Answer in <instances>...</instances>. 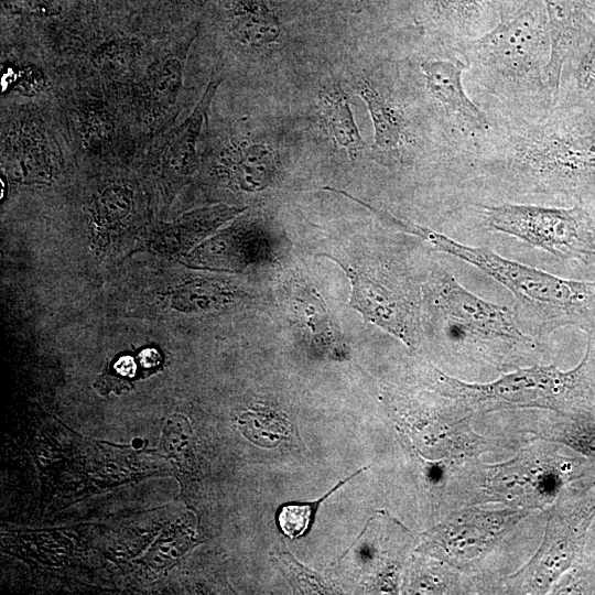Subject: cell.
<instances>
[{
  "label": "cell",
  "instance_id": "obj_1",
  "mask_svg": "<svg viewBox=\"0 0 595 595\" xmlns=\"http://www.w3.org/2000/svg\"><path fill=\"white\" fill-rule=\"evenodd\" d=\"M397 228L420 237L436 250L473 267L508 289L515 298L513 313L521 327L540 338L571 325L593 332L595 282L556 277L498 256L486 248L463 245L428 227L397 219Z\"/></svg>",
  "mask_w": 595,
  "mask_h": 595
},
{
  "label": "cell",
  "instance_id": "obj_2",
  "mask_svg": "<svg viewBox=\"0 0 595 595\" xmlns=\"http://www.w3.org/2000/svg\"><path fill=\"white\" fill-rule=\"evenodd\" d=\"M592 333L582 361L569 371L554 365L519 367L490 382H465L431 366L428 386L466 411L541 408L575 418L595 405V356Z\"/></svg>",
  "mask_w": 595,
  "mask_h": 595
},
{
  "label": "cell",
  "instance_id": "obj_3",
  "mask_svg": "<svg viewBox=\"0 0 595 595\" xmlns=\"http://www.w3.org/2000/svg\"><path fill=\"white\" fill-rule=\"evenodd\" d=\"M426 290L434 321L456 355L496 369L519 368L537 355L539 339L513 311L475 295L454 275H435Z\"/></svg>",
  "mask_w": 595,
  "mask_h": 595
},
{
  "label": "cell",
  "instance_id": "obj_4",
  "mask_svg": "<svg viewBox=\"0 0 595 595\" xmlns=\"http://www.w3.org/2000/svg\"><path fill=\"white\" fill-rule=\"evenodd\" d=\"M485 223L494 231L562 258L595 255L592 231L580 208L502 203L485 206Z\"/></svg>",
  "mask_w": 595,
  "mask_h": 595
},
{
  "label": "cell",
  "instance_id": "obj_5",
  "mask_svg": "<svg viewBox=\"0 0 595 595\" xmlns=\"http://www.w3.org/2000/svg\"><path fill=\"white\" fill-rule=\"evenodd\" d=\"M555 452L524 450L512 459L487 466L486 500L512 508L544 509L567 478V464Z\"/></svg>",
  "mask_w": 595,
  "mask_h": 595
},
{
  "label": "cell",
  "instance_id": "obj_6",
  "mask_svg": "<svg viewBox=\"0 0 595 595\" xmlns=\"http://www.w3.org/2000/svg\"><path fill=\"white\" fill-rule=\"evenodd\" d=\"M594 512L595 499L576 507L573 512H567V507L553 508L540 548L522 569L509 577L513 588L520 593H545L581 551Z\"/></svg>",
  "mask_w": 595,
  "mask_h": 595
},
{
  "label": "cell",
  "instance_id": "obj_7",
  "mask_svg": "<svg viewBox=\"0 0 595 595\" xmlns=\"http://www.w3.org/2000/svg\"><path fill=\"white\" fill-rule=\"evenodd\" d=\"M336 261L351 283L349 306L358 311L365 322L372 323L397 337L409 347L420 338V315L414 295L394 274L374 277Z\"/></svg>",
  "mask_w": 595,
  "mask_h": 595
},
{
  "label": "cell",
  "instance_id": "obj_8",
  "mask_svg": "<svg viewBox=\"0 0 595 595\" xmlns=\"http://www.w3.org/2000/svg\"><path fill=\"white\" fill-rule=\"evenodd\" d=\"M544 39L539 7L533 0H527L508 20L477 39L474 48L495 69L518 77L539 65Z\"/></svg>",
  "mask_w": 595,
  "mask_h": 595
},
{
  "label": "cell",
  "instance_id": "obj_9",
  "mask_svg": "<svg viewBox=\"0 0 595 595\" xmlns=\"http://www.w3.org/2000/svg\"><path fill=\"white\" fill-rule=\"evenodd\" d=\"M528 510L510 507L507 510L464 512L440 527L435 543L455 566L466 563L489 550Z\"/></svg>",
  "mask_w": 595,
  "mask_h": 595
},
{
  "label": "cell",
  "instance_id": "obj_10",
  "mask_svg": "<svg viewBox=\"0 0 595 595\" xmlns=\"http://www.w3.org/2000/svg\"><path fill=\"white\" fill-rule=\"evenodd\" d=\"M466 63L459 58L428 60L421 63L426 87L443 107L475 128H486L487 119L464 90L462 74Z\"/></svg>",
  "mask_w": 595,
  "mask_h": 595
},
{
  "label": "cell",
  "instance_id": "obj_11",
  "mask_svg": "<svg viewBox=\"0 0 595 595\" xmlns=\"http://www.w3.org/2000/svg\"><path fill=\"white\" fill-rule=\"evenodd\" d=\"M550 35L545 65L549 88L558 94L564 58L584 19V0H544Z\"/></svg>",
  "mask_w": 595,
  "mask_h": 595
},
{
  "label": "cell",
  "instance_id": "obj_12",
  "mask_svg": "<svg viewBox=\"0 0 595 595\" xmlns=\"http://www.w3.org/2000/svg\"><path fill=\"white\" fill-rule=\"evenodd\" d=\"M242 210L244 208L217 204L188 212L162 229L155 246L165 252L183 253Z\"/></svg>",
  "mask_w": 595,
  "mask_h": 595
},
{
  "label": "cell",
  "instance_id": "obj_13",
  "mask_svg": "<svg viewBox=\"0 0 595 595\" xmlns=\"http://www.w3.org/2000/svg\"><path fill=\"white\" fill-rule=\"evenodd\" d=\"M320 105L325 126L334 142L351 156L365 148L346 93L338 84L324 87L320 91Z\"/></svg>",
  "mask_w": 595,
  "mask_h": 595
},
{
  "label": "cell",
  "instance_id": "obj_14",
  "mask_svg": "<svg viewBox=\"0 0 595 595\" xmlns=\"http://www.w3.org/2000/svg\"><path fill=\"white\" fill-rule=\"evenodd\" d=\"M278 172L272 150L262 143L240 148L231 159L230 176L241 191L259 192L271 185Z\"/></svg>",
  "mask_w": 595,
  "mask_h": 595
},
{
  "label": "cell",
  "instance_id": "obj_15",
  "mask_svg": "<svg viewBox=\"0 0 595 595\" xmlns=\"http://www.w3.org/2000/svg\"><path fill=\"white\" fill-rule=\"evenodd\" d=\"M219 83V80H213L208 84L190 117L178 127L172 138L169 162L176 172L186 173L195 163L196 143Z\"/></svg>",
  "mask_w": 595,
  "mask_h": 595
},
{
  "label": "cell",
  "instance_id": "obj_16",
  "mask_svg": "<svg viewBox=\"0 0 595 595\" xmlns=\"http://www.w3.org/2000/svg\"><path fill=\"white\" fill-rule=\"evenodd\" d=\"M356 90L368 107L374 125L375 143L382 150L398 151L405 137L401 115L368 80H357Z\"/></svg>",
  "mask_w": 595,
  "mask_h": 595
},
{
  "label": "cell",
  "instance_id": "obj_17",
  "mask_svg": "<svg viewBox=\"0 0 595 595\" xmlns=\"http://www.w3.org/2000/svg\"><path fill=\"white\" fill-rule=\"evenodd\" d=\"M235 292L215 279H195L173 293V305L184 312L209 311L232 301Z\"/></svg>",
  "mask_w": 595,
  "mask_h": 595
},
{
  "label": "cell",
  "instance_id": "obj_18",
  "mask_svg": "<svg viewBox=\"0 0 595 595\" xmlns=\"http://www.w3.org/2000/svg\"><path fill=\"white\" fill-rule=\"evenodd\" d=\"M183 78V65L176 57L160 63L151 72L145 86L147 98L154 108L163 109L174 102Z\"/></svg>",
  "mask_w": 595,
  "mask_h": 595
},
{
  "label": "cell",
  "instance_id": "obj_19",
  "mask_svg": "<svg viewBox=\"0 0 595 595\" xmlns=\"http://www.w3.org/2000/svg\"><path fill=\"white\" fill-rule=\"evenodd\" d=\"M366 467L357 470L349 477L338 482L335 487H333L328 493L318 498L315 501H310L306 504H284L278 508L275 513L277 526L280 531L289 537L290 539H295L304 536L313 524L316 509L327 497H329L336 489H338L343 484L354 478L356 475L365 470Z\"/></svg>",
  "mask_w": 595,
  "mask_h": 595
},
{
  "label": "cell",
  "instance_id": "obj_20",
  "mask_svg": "<svg viewBox=\"0 0 595 595\" xmlns=\"http://www.w3.org/2000/svg\"><path fill=\"white\" fill-rule=\"evenodd\" d=\"M571 422L549 424L540 432H534L538 439L560 442L595 459V425L582 419L569 418Z\"/></svg>",
  "mask_w": 595,
  "mask_h": 595
},
{
  "label": "cell",
  "instance_id": "obj_21",
  "mask_svg": "<svg viewBox=\"0 0 595 595\" xmlns=\"http://www.w3.org/2000/svg\"><path fill=\"white\" fill-rule=\"evenodd\" d=\"M140 46L136 41L119 39L104 43L94 53L95 63L107 71L127 69L138 57Z\"/></svg>",
  "mask_w": 595,
  "mask_h": 595
},
{
  "label": "cell",
  "instance_id": "obj_22",
  "mask_svg": "<svg viewBox=\"0 0 595 595\" xmlns=\"http://www.w3.org/2000/svg\"><path fill=\"white\" fill-rule=\"evenodd\" d=\"M12 142V161L19 163L22 171L37 173L45 170V151L39 137L21 133Z\"/></svg>",
  "mask_w": 595,
  "mask_h": 595
},
{
  "label": "cell",
  "instance_id": "obj_23",
  "mask_svg": "<svg viewBox=\"0 0 595 595\" xmlns=\"http://www.w3.org/2000/svg\"><path fill=\"white\" fill-rule=\"evenodd\" d=\"M82 134L89 148H99L110 137L112 125L110 117L99 105L86 108L82 115Z\"/></svg>",
  "mask_w": 595,
  "mask_h": 595
},
{
  "label": "cell",
  "instance_id": "obj_24",
  "mask_svg": "<svg viewBox=\"0 0 595 595\" xmlns=\"http://www.w3.org/2000/svg\"><path fill=\"white\" fill-rule=\"evenodd\" d=\"M98 215L106 221H117L125 217L131 208V195L122 186H109L98 197L96 203Z\"/></svg>",
  "mask_w": 595,
  "mask_h": 595
},
{
  "label": "cell",
  "instance_id": "obj_25",
  "mask_svg": "<svg viewBox=\"0 0 595 595\" xmlns=\"http://www.w3.org/2000/svg\"><path fill=\"white\" fill-rule=\"evenodd\" d=\"M485 0H439L442 11L454 17L456 20L465 21L475 15L484 4Z\"/></svg>",
  "mask_w": 595,
  "mask_h": 595
},
{
  "label": "cell",
  "instance_id": "obj_26",
  "mask_svg": "<svg viewBox=\"0 0 595 595\" xmlns=\"http://www.w3.org/2000/svg\"><path fill=\"white\" fill-rule=\"evenodd\" d=\"M576 79L582 89H589L595 84V35L577 68Z\"/></svg>",
  "mask_w": 595,
  "mask_h": 595
},
{
  "label": "cell",
  "instance_id": "obj_27",
  "mask_svg": "<svg viewBox=\"0 0 595 595\" xmlns=\"http://www.w3.org/2000/svg\"><path fill=\"white\" fill-rule=\"evenodd\" d=\"M21 75L22 77L18 84V87L19 90L23 94H33L35 91H39L44 85V77L37 68L25 67L22 69Z\"/></svg>",
  "mask_w": 595,
  "mask_h": 595
},
{
  "label": "cell",
  "instance_id": "obj_28",
  "mask_svg": "<svg viewBox=\"0 0 595 595\" xmlns=\"http://www.w3.org/2000/svg\"><path fill=\"white\" fill-rule=\"evenodd\" d=\"M113 371L121 378H133L137 375V361L130 355L120 356L113 364Z\"/></svg>",
  "mask_w": 595,
  "mask_h": 595
},
{
  "label": "cell",
  "instance_id": "obj_29",
  "mask_svg": "<svg viewBox=\"0 0 595 595\" xmlns=\"http://www.w3.org/2000/svg\"><path fill=\"white\" fill-rule=\"evenodd\" d=\"M138 363L145 371H153L161 363V356L154 348H144L138 354Z\"/></svg>",
  "mask_w": 595,
  "mask_h": 595
}]
</instances>
